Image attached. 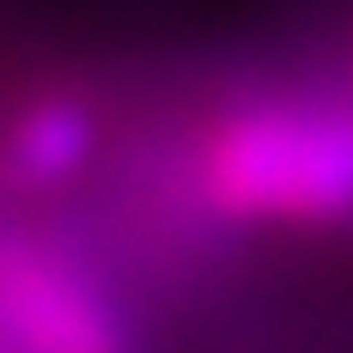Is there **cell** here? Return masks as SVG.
<instances>
[{"label": "cell", "mask_w": 353, "mask_h": 353, "mask_svg": "<svg viewBox=\"0 0 353 353\" xmlns=\"http://www.w3.org/2000/svg\"><path fill=\"white\" fill-rule=\"evenodd\" d=\"M183 183L219 225H347L353 79L232 98L201 128Z\"/></svg>", "instance_id": "obj_1"}, {"label": "cell", "mask_w": 353, "mask_h": 353, "mask_svg": "<svg viewBox=\"0 0 353 353\" xmlns=\"http://www.w3.org/2000/svg\"><path fill=\"white\" fill-rule=\"evenodd\" d=\"M0 353H141V329L68 244L0 232Z\"/></svg>", "instance_id": "obj_2"}, {"label": "cell", "mask_w": 353, "mask_h": 353, "mask_svg": "<svg viewBox=\"0 0 353 353\" xmlns=\"http://www.w3.org/2000/svg\"><path fill=\"white\" fill-rule=\"evenodd\" d=\"M98 152V110L79 92H49L12 116L0 134V189L6 195H49L68 189Z\"/></svg>", "instance_id": "obj_3"}]
</instances>
